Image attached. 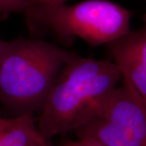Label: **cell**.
<instances>
[{"label":"cell","instance_id":"obj_1","mask_svg":"<svg viewBox=\"0 0 146 146\" xmlns=\"http://www.w3.org/2000/svg\"><path fill=\"white\" fill-rule=\"evenodd\" d=\"M123 76L108 59H95L74 54L59 73L44 105L38 129L48 141L76 131L97 116Z\"/></svg>","mask_w":146,"mask_h":146},{"label":"cell","instance_id":"obj_2","mask_svg":"<svg viewBox=\"0 0 146 146\" xmlns=\"http://www.w3.org/2000/svg\"><path fill=\"white\" fill-rule=\"evenodd\" d=\"M72 54L42 39L3 41L0 102L14 116L41 112L61 70Z\"/></svg>","mask_w":146,"mask_h":146},{"label":"cell","instance_id":"obj_3","mask_svg":"<svg viewBox=\"0 0 146 146\" xmlns=\"http://www.w3.org/2000/svg\"><path fill=\"white\" fill-rule=\"evenodd\" d=\"M29 25L43 27L63 41L78 37L97 46L109 45L131 31L132 12L109 0L30 4L25 11Z\"/></svg>","mask_w":146,"mask_h":146},{"label":"cell","instance_id":"obj_4","mask_svg":"<svg viewBox=\"0 0 146 146\" xmlns=\"http://www.w3.org/2000/svg\"><path fill=\"white\" fill-rule=\"evenodd\" d=\"M76 131L104 146H146V103L123 80L98 115Z\"/></svg>","mask_w":146,"mask_h":146},{"label":"cell","instance_id":"obj_5","mask_svg":"<svg viewBox=\"0 0 146 146\" xmlns=\"http://www.w3.org/2000/svg\"><path fill=\"white\" fill-rule=\"evenodd\" d=\"M0 146H50L33 114L0 118Z\"/></svg>","mask_w":146,"mask_h":146},{"label":"cell","instance_id":"obj_6","mask_svg":"<svg viewBox=\"0 0 146 146\" xmlns=\"http://www.w3.org/2000/svg\"><path fill=\"white\" fill-rule=\"evenodd\" d=\"M113 62L121 72L123 80L135 89L146 103V65L134 54L121 49L114 43L108 45Z\"/></svg>","mask_w":146,"mask_h":146},{"label":"cell","instance_id":"obj_7","mask_svg":"<svg viewBox=\"0 0 146 146\" xmlns=\"http://www.w3.org/2000/svg\"><path fill=\"white\" fill-rule=\"evenodd\" d=\"M112 43L134 54L146 65V15L144 17L143 27L137 30H131L125 36Z\"/></svg>","mask_w":146,"mask_h":146},{"label":"cell","instance_id":"obj_8","mask_svg":"<svg viewBox=\"0 0 146 146\" xmlns=\"http://www.w3.org/2000/svg\"><path fill=\"white\" fill-rule=\"evenodd\" d=\"M30 0H0V16L11 13L25 12Z\"/></svg>","mask_w":146,"mask_h":146},{"label":"cell","instance_id":"obj_9","mask_svg":"<svg viewBox=\"0 0 146 146\" xmlns=\"http://www.w3.org/2000/svg\"><path fill=\"white\" fill-rule=\"evenodd\" d=\"M63 146H104L96 141L84 139V138H78L76 141H68L65 142Z\"/></svg>","mask_w":146,"mask_h":146},{"label":"cell","instance_id":"obj_10","mask_svg":"<svg viewBox=\"0 0 146 146\" xmlns=\"http://www.w3.org/2000/svg\"><path fill=\"white\" fill-rule=\"evenodd\" d=\"M69 0H30V4H40V3H49V4H54V3H65Z\"/></svg>","mask_w":146,"mask_h":146},{"label":"cell","instance_id":"obj_11","mask_svg":"<svg viewBox=\"0 0 146 146\" xmlns=\"http://www.w3.org/2000/svg\"><path fill=\"white\" fill-rule=\"evenodd\" d=\"M2 42H3V41L0 40V56H1V50H2Z\"/></svg>","mask_w":146,"mask_h":146}]
</instances>
